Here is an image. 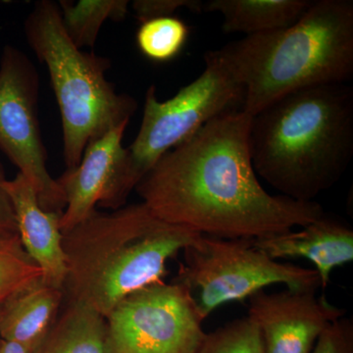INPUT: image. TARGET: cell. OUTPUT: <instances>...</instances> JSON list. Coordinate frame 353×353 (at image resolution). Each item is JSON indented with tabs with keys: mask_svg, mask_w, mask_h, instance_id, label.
Here are the masks:
<instances>
[{
	"mask_svg": "<svg viewBox=\"0 0 353 353\" xmlns=\"http://www.w3.org/2000/svg\"><path fill=\"white\" fill-rule=\"evenodd\" d=\"M252 116L222 114L165 153L137 185L158 219L220 239H261L324 214L316 201L273 196L262 187L250 148Z\"/></svg>",
	"mask_w": 353,
	"mask_h": 353,
	"instance_id": "1",
	"label": "cell"
},
{
	"mask_svg": "<svg viewBox=\"0 0 353 353\" xmlns=\"http://www.w3.org/2000/svg\"><path fill=\"white\" fill-rule=\"evenodd\" d=\"M250 148L257 176L299 201L334 187L353 157V88H303L252 116Z\"/></svg>",
	"mask_w": 353,
	"mask_h": 353,
	"instance_id": "2",
	"label": "cell"
},
{
	"mask_svg": "<svg viewBox=\"0 0 353 353\" xmlns=\"http://www.w3.org/2000/svg\"><path fill=\"white\" fill-rule=\"evenodd\" d=\"M62 234L64 303L85 304L106 318L128 294L163 280L169 260L201 234L158 219L141 202L95 210Z\"/></svg>",
	"mask_w": 353,
	"mask_h": 353,
	"instance_id": "3",
	"label": "cell"
},
{
	"mask_svg": "<svg viewBox=\"0 0 353 353\" xmlns=\"http://www.w3.org/2000/svg\"><path fill=\"white\" fill-rule=\"evenodd\" d=\"M245 88L243 111L254 116L303 88L353 77V1L315 0L294 24L246 36L219 50Z\"/></svg>",
	"mask_w": 353,
	"mask_h": 353,
	"instance_id": "4",
	"label": "cell"
},
{
	"mask_svg": "<svg viewBox=\"0 0 353 353\" xmlns=\"http://www.w3.org/2000/svg\"><path fill=\"white\" fill-rule=\"evenodd\" d=\"M26 39L50 73L62 119L67 170L82 159L90 141L130 119L138 108L106 79L108 58L83 52L69 39L57 2H37L24 25Z\"/></svg>",
	"mask_w": 353,
	"mask_h": 353,
	"instance_id": "5",
	"label": "cell"
},
{
	"mask_svg": "<svg viewBox=\"0 0 353 353\" xmlns=\"http://www.w3.org/2000/svg\"><path fill=\"white\" fill-rule=\"evenodd\" d=\"M204 60L201 75L168 101H158L157 88H148L138 136L126 148L123 188L128 196L165 153L218 116L243 110L245 88L220 51H209Z\"/></svg>",
	"mask_w": 353,
	"mask_h": 353,
	"instance_id": "6",
	"label": "cell"
},
{
	"mask_svg": "<svg viewBox=\"0 0 353 353\" xmlns=\"http://www.w3.org/2000/svg\"><path fill=\"white\" fill-rule=\"evenodd\" d=\"M182 252L174 282L187 290L203 321L223 304L245 301L270 285L321 288L315 269L272 259L255 246L254 239L199 234Z\"/></svg>",
	"mask_w": 353,
	"mask_h": 353,
	"instance_id": "7",
	"label": "cell"
},
{
	"mask_svg": "<svg viewBox=\"0 0 353 353\" xmlns=\"http://www.w3.org/2000/svg\"><path fill=\"white\" fill-rule=\"evenodd\" d=\"M185 288L163 280L117 303L105 318V353H196L205 336Z\"/></svg>",
	"mask_w": 353,
	"mask_h": 353,
	"instance_id": "8",
	"label": "cell"
},
{
	"mask_svg": "<svg viewBox=\"0 0 353 353\" xmlns=\"http://www.w3.org/2000/svg\"><path fill=\"white\" fill-rule=\"evenodd\" d=\"M39 73L23 51L6 46L0 57V150L32 183L39 204L63 213L66 201L46 167L38 118Z\"/></svg>",
	"mask_w": 353,
	"mask_h": 353,
	"instance_id": "9",
	"label": "cell"
},
{
	"mask_svg": "<svg viewBox=\"0 0 353 353\" xmlns=\"http://www.w3.org/2000/svg\"><path fill=\"white\" fill-rule=\"evenodd\" d=\"M317 290H262L248 299V316L259 326L264 353H310L322 332L345 316Z\"/></svg>",
	"mask_w": 353,
	"mask_h": 353,
	"instance_id": "10",
	"label": "cell"
},
{
	"mask_svg": "<svg viewBox=\"0 0 353 353\" xmlns=\"http://www.w3.org/2000/svg\"><path fill=\"white\" fill-rule=\"evenodd\" d=\"M128 124L123 123L90 141L78 166L57 179L66 201L60 218L62 233L87 219L97 210V204L112 210L126 204L121 183L126 158L123 137Z\"/></svg>",
	"mask_w": 353,
	"mask_h": 353,
	"instance_id": "11",
	"label": "cell"
},
{
	"mask_svg": "<svg viewBox=\"0 0 353 353\" xmlns=\"http://www.w3.org/2000/svg\"><path fill=\"white\" fill-rule=\"evenodd\" d=\"M12 202L17 232L23 248L38 265L43 283L63 290L67 277L63 234L60 229L62 214L44 210L30 181L18 173L6 182Z\"/></svg>",
	"mask_w": 353,
	"mask_h": 353,
	"instance_id": "12",
	"label": "cell"
},
{
	"mask_svg": "<svg viewBox=\"0 0 353 353\" xmlns=\"http://www.w3.org/2000/svg\"><path fill=\"white\" fill-rule=\"evenodd\" d=\"M254 245L274 260L307 259L319 275L321 289L328 287L332 272L353 260V230L345 221L326 212L301 228L254 240Z\"/></svg>",
	"mask_w": 353,
	"mask_h": 353,
	"instance_id": "13",
	"label": "cell"
},
{
	"mask_svg": "<svg viewBox=\"0 0 353 353\" xmlns=\"http://www.w3.org/2000/svg\"><path fill=\"white\" fill-rule=\"evenodd\" d=\"M63 290L39 280L2 304L0 338L37 350L63 307Z\"/></svg>",
	"mask_w": 353,
	"mask_h": 353,
	"instance_id": "14",
	"label": "cell"
},
{
	"mask_svg": "<svg viewBox=\"0 0 353 353\" xmlns=\"http://www.w3.org/2000/svg\"><path fill=\"white\" fill-rule=\"evenodd\" d=\"M312 0H209L203 10L220 13L225 32L248 36L290 27L305 13Z\"/></svg>",
	"mask_w": 353,
	"mask_h": 353,
	"instance_id": "15",
	"label": "cell"
},
{
	"mask_svg": "<svg viewBox=\"0 0 353 353\" xmlns=\"http://www.w3.org/2000/svg\"><path fill=\"white\" fill-rule=\"evenodd\" d=\"M64 304L34 353H105V318L85 304Z\"/></svg>",
	"mask_w": 353,
	"mask_h": 353,
	"instance_id": "16",
	"label": "cell"
},
{
	"mask_svg": "<svg viewBox=\"0 0 353 353\" xmlns=\"http://www.w3.org/2000/svg\"><path fill=\"white\" fill-rule=\"evenodd\" d=\"M58 6L65 31L80 50L94 48L102 25L124 20L129 11L128 0H61Z\"/></svg>",
	"mask_w": 353,
	"mask_h": 353,
	"instance_id": "17",
	"label": "cell"
},
{
	"mask_svg": "<svg viewBox=\"0 0 353 353\" xmlns=\"http://www.w3.org/2000/svg\"><path fill=\"white\" fill-rule=\"evenodd\" d=\"M41 279L43 273L26 252L19 234H0V306Z\"/></svg>",
	"mask_w": 353,
	"mask_h": 353,
	"instance_id": "18",
	"label": "cell"
},
{
	"mask_svg": "<svg viewBox=\"0 0 353 353\" xmlns=\"http://www.w3.org/2000/svg\"><path fill=\"white\" fill-rule=\"evenodd\" d=\"M189 34V27L179 18H155L141 23L137 32V44L146 58L162 63L180 54Z\"/></svg>",
	"mask_w": 353,
	"mask_h": 353,
	"instance_id": "19",
	"label": "cell"
},
{
	"mask_svg": "<svg viewBox=\"0 0 353 353\" xmlns=\"http://www.w3.org/2000/svg\"><path fill=\"white\" fill-rule=\"evenodd\" d=\"M196 353H264L259 326L250 316L206 334Z\"/></svg>",
	"mask_w": 353,
	"mask_h": 353,
	"instance_id": "20",
	"label": "cell"
},
{
	"mask_svg": "<svg viewBox=\"0 0 353 353\" xmlns=\"http://www.w3.org/2000/svg\"><path fill=\"white\" fill-rule=\"evenodd\" d=\"M310 353H353V320L343 317L329 325L320 334Z\"/></svg>",
	"mask_w": 353,
	"mask_h": 353,
	"instance_id": "21",
	"label": "cell"
},
{
	"mask_svg": "<svg viewBox=\"0 0 353 353\" xmlns=\"http://www.w3.org/2000/svg\"><path fill=\"white\" fill-rule=\"evenodd\" d=\"M132 8L137 19L143 23L155 18L171 17L181 8L201 12L203 3L199 0H136L132 2Z\"/></svg>",
	"mask_w": 353,
	"mask_h": 353,
	"instance_id": "22",
	"label": "cell"
},
{
	"mask_svg": "<svg viewBox=\"0 0 353 353\" xmlns=\"http://www.w3.org/2000/svg\"><path fill=\"white\" fill-rule=\"evenodd\" d=\"M6 170L0 163V234H15L17 232L12 202L6 190Z\"/></svg>",
	"mask_w": 353,
	"mask_h": 353,
	"instance_id": "23",
	"label": "cell"
},
{
	"mask_svg": "<svg viewBox=\"0 0 353 353\" xmlns=\"http://www.w3.org/2000/svg\"><path fill=\"white\" fill-rule=\"evenodd\" d=\"M36 350L26 347L16 341H7L0 338V353H34Z\"/></svg>",
	"mask_w": 353,
	"mask_h": 353,
	"instance_id": "24",
	"label": "cell"
},
{
	"mask_svg": "<svg viewBox=\"0 0 353 353\" xmlns=\"http://www.w3.org/2000/svg\"><path fill=\"white\" fill-rule=\"evenodd\" d=\"M1 306H0V316H1Z\"/></svg>",
	"mask_w": 353,
	"mask_h": 353,
	"instance_id": "25",
	"label": "cell"
}]
</instances>
